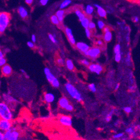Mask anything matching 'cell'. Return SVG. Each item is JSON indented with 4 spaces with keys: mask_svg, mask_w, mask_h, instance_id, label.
<instances>
[{
    "mask_svg": "<svg viewBox=\"0 0 140 140\" xmlns=\"http://www.w3.org/2000/svg\"><path fill=\"white\" fill-rule=\"evenodd\" d=\"M128 90L130 91H134L135 90H136V86L134 85H129L128 86Z\"/></svg>",
    "mask_w": 140,
    "mask_h": 140,
    "instance_id": "obj_43",
    "label": "cell"
},
{
    "mask_svg": "<svg viewBox=\"0 0 140 140\" xmlns=\"http://www.w3.org/2000/svg\"><path fill=\"white\" fill-rule=\"evenodd\" d=\"M104 40L106 42H109L111 41L112 39V33L111 31L104 32Z\"/></svg>",
    "mask_w": 140,
    "mask_h": 140,
    "instance_id": "obj_23",
    "label": "cell"
},
{
    "mask_svg": "<svg viewBox=\"0 0 140 140\" xmlns=\"http://www.w3.org/2000/svg\"><path fill=\"white\" fill-rule=\"evenodd\" d=\"M65 34H66V35L67 36V38H68L70 43H71L73 45H76V44L77 43L76 41V39H75V38H74L72 30L71 28L68 27H65Z\"/></svg>",
    "mask_w": 140,
    "mask_h": 140,
    "instance_id": "obj_11",
    "label": "cell"
},
{
    "mask_svg": "<svg viewBox=\"0 0 140 140\" xmlns=\"http://www.w3.org/2000/svg\"><path fill=\"white\" fill-rule=\"evenodd\" d=\"M57 63L58 64L60 65V66H63L64 64H65V61L63 58L59 57L57 59Z\"/></svg>",
    "mask_w": 140,
    "mask_h": 140,
    "instance_id": "obj_36",
    "label": "cell"
},
{
    "mask_svg": "<svg viewBox=\"0 0 140 140\" xmlns=\"http://www.w3.org/2000/svg\"><path fill=\"white\" fill-rule=\"evenodd\" d=\"M129 137H128L127 136H126V135H124V136H123L122 138H121L118 140H129Z\"/></svg>",
    "mask_w": 140,
    "mask_h": 140,
    "instance_id": "obj_50",
    "label": "cell"
},
{
    "mask_svg": "<svg viewBox=\"0 0 140 140\" xmlns=\"http://www.w3.org/2000/svg\"><path fill=\"white\" fill-rule=\"evenodd\" d=\"M3 58H4V54L2 52V51L1 50L0 51V59Z\"/></svg>",
    "mask_w": 140,
    "mask_h": 140,
    "instance_id": "obj_54",
    "label": "cell"
},
{
    "mask_svg": "<svg viewBox=\"0 0 140 140\" xmlns=\"http://www.w3.org/2000/svg\"><path fill=\"white\" fill-rule=\"evenodd\" d=\"M49 1V0H40V3L43 6H45V5H46V4H47Z\"/></svg>",
    "mask_w": 140,
    "mask_h": 140,
    "instance_id": "obj_42",
    "label": "cell"
},
{
    "mask_svg": "<svg viewBox=\"0 0 140 140\" xmlns=\"http://www.w3.org/2000/svg\"><path fill=\"white\" fill-rule=\"evenodd\" d=\"M18 12L22 18H25L28 16V12L27 10L25 7L22 6H20L18 7Z\"/></svg>",
    "mask_w": 140,
    "mask_h": 140,
    "instance_id": "obj_18",
    "label": "cell"
},
{
    "mask_svg": "<svg viewBox=\"0 0 140 140\" xmlns=\"http://www.w3.org/2000/svg\"><path fill=\"white\" fill-rule=\"evenodd\" d=\"M126 41L127 42V43H128L129 42V33H127L126 36Z\"/></svg>",
    "mask_w": 140,
    "mask_h": 140,
    "instance_id": "obj_52",
    "label": "cell"
},
{
    "mask_svg": "<svg viewBox=\"0 0 140 140\" xmlns=\"http://www.w3.org/2000/svg\"><path fill=\"white\" fill-rule=\"evenodd\" d=\"M81 140H86V139H81Z\"/></svg>",
    "mask_w": 140,
    "mask_h": 140,
    "instance_id": "obj_56",
    "label": "cell"
},
{
    "mask_svg": "<svg viewBox=\"0 0 140 140\" xmlns=\"http://www.w3.org/2000/svg\"><path fill=\"white\" fill-rule=\"evenodd\" d=\"M80 62L81 64L84 65L85 66H87V67H88L91 64V62L89 60L87 59H82L80 60Z\"/></svg>",
    "mask_w": 140,
    "mask_h": 140,
    "instance_id": "obj_33",
    "label": "cell"
},
{
    "mask_svg": "<svg viewBox=\"0 0 140 140\" xmlns=\"http://www.w3.org/2000/svg\"><path fill=\"white\" fill-rule=\"evenodd\" d=\"M6 63H7V60L4 57L0 59V66H1V67L4 66L5 64H6Z\"/></svg>",
    "mask_w": 140,
    "mask_h": 140,
    "instance_id": "obj_38",
    "label": "cell"
},
{
    "mask_svg": "<svg viewBox=\"0 0 140 140\" xmlns=\"http://www.w3.org/2000/svg\"><path fill=\"white\" fill-rule=\"evenodd\" d=\"M114 54L122 53L121 52V46L119 44H117L115 45L114 48Z\"/></svg>",
    "mask_w": 140,
    "mask_h": 140,
    "instance_id": "obj_31",
    "label": "cell"
},
{
    "mask_svg": "<svg viewBox=\"0 0 140 140\" xmlns=\"http://www.w3.org/2000/svg\"><path fill=\"white\" fill-rule=\"evenodd\" d=\"M137 125H131L129 127L126 128L125 133L128 134L129 136L135 137L136 136V130H137ZM138 130V129H137Z\"/></svg>",
    "mask_w": 140,
    "mask_h": 140,
    "instance_id": "obj_14",
    "label": "cell"
},
{
    "mask_svg": "<svg viewBox=\"0 0 140 140\" xmlns=\"http://www.w3.org/2000/svg\"><path fill=\"white\" fill-rule=\"evenodd\" d=\"M3 98L4 99V101L6 102L8 105H10V104H15L17 102L16 99H15L13 96L9 94H3Z\"/></svg>",
    "mask_w": 140,
    "mask_h": 140,
    "instance_id": "obj_17",
    "label": "cell"
},
{
    "mask_svg": "<svg viewBox=\"0 0 140 140\" xmlns=\"http://www.w3.org/2000/svg\"><path fill=\"white\" fill-rule=\"evenodd\" d=\"M97 44L98 46H101L103 44V42L102 40H98L97 41Z\"/></svg>",
    "mask_w": 140,
    "mask_h": 140,
    "instance_id": "obj_46",
    "label": "cell"
},
{
    "mask_svg": "<svg viewBox=\"0 0 140 140\" xmlns=\"http://www.w3.org/2000/svg\"><path fill=\"white\" fill-rule=\"evenodd\" d=\"M58 105L60 108L68 111H72L74 110L73 105L70 102L68 98L65 96H62L59 99Z\"/></svg>",
    "mask_w": 140,
    "mask_h": 140,
    "instance_id": "obj_5",
    "label": "cell"
},
{
    "mask_svg": "<svg viewBox=\"0 0 140 140\" xmlns=\"http://www.w3.org/2000/svg\"><path fill=\"white\" fill-rule=\"evenodd\" d=\"M45 101L48 104H51L55 100V96L53 92H46L44 96Z\"/></svg>",
    "mask_w": 140,
    "mask_h": 140,
    "instance_id": "obj_13",
    "label": "cell"
},
{
    "mask_svg": "<svg viewBox=\"0 0 140 140\" xmlns=\"http://www.w3.org/2000/svg\"><path fill=\"white\" fill-rule=\"evenodd\" d=\"M119 122H118V121H117V122H116L114 123V125H115L116 126H118V125H119Z\"/></svg>",
    "mask_w": 140,
    "mask_h": 140,
    "instance_id": "obj_55",
    "label": "cell"
},
{
    "mask_svg": "<svg viewBox=\"0 0 140 140\" xmlns=\"http://www.w3.org/2000/svg\"><path fill=\"white\" fill-rule=\"evenodd\" d=\"M0 116L1 119L11 121L13 118V114L11 108L8 104L4 101L0 103Z\"/></svg>",
    "mask_w": 140,
    "mask_h": 140,
    "instance_id": "obj_2",
    "label": "cell"
},
{
    "mask_svg": "<svg viewBox=\"0 0 140 140\" xmlns=\"http://www.w3.org/2000/svg\"><path fill=\"white\" fill-rule=\"evenodd\" d=\"M133 20L134 22H138L139 21V17L137 16H135L133 18Z\"/></svg>",
    "mask_w": 140,
    "mask_h": 140,
    "instance_id": "obj_48",
    "label": "cell"
},
{
    "mask_svg": "<svg viewBox=\"0 0 140 140\" xmlns=\"http://www.w3.org/2000/svg\"><path fill=\"white\" fill-rule=\"evenodd\" d=\"M64 88L68 94L73 99L79 102L83 101V97L81 92L72 83L70 82L65 83L64 85Z\"/></svg>",
    "mask_w": 140,
    "mask_h": 140,
    "instance_id": "obj_1",
    "label": "cell"
},
{
    "mask_svg": "<svg viewBox=\"0 0 140 140\" xmlns=\"http://www.w3.org/2000/svg\"><path fill=\"white\" fill-rule=\"evenodd\" d=\"M64 14H65L64 10H62V9H60V10H58L57 12H56L55 15L58 17L60 22H62L63 21L64 17Z\"/></svg>",
    "mask_w": 140,
    "mask_h": 140,
    "instance_id": "obj_21",
    "label": "cell"
},
{
    "mask_svg": "<svg viewBox=\"0 0 140 140\" xmlns=\"http://www.w3.org/2000/svg\"><path fill=\"white\" fill-rule=\"evenodd\" d=\"M48 36H49V38L50 39V40L53 42V43L54 44H57L58 43V41L57 40V39H56V37L54 36V35L53 34H49L48 35Z\"/></svg>",
    "mask_w": 140,
    "mask_h": 140,
    "instance_id": "obj_34",
    "label": "cell"
},
{
    "mask_svg": "<svg viewBox=\"0 0 140 140\" xmlns=\"http://www.w3.org/2000/svg\"><path fill=\"white\" fill-rule=\"evenodd\" d=\"M20 135V133L19 131H18L15 127H12V132L10 134V136L7 139H6V140H18L19 139Z\"/></svg>",
    "mask_w": 140,
    "mask_h": 140,
    "instance_id": "obj_12",
    "label": "cell"
},
{
    "mask_svg": "<svg viewBox=\"0 0 140 140\" xmlns=\"http://www.w3.org/2000/svg\"><path fill=\"white\" fill-rule=\"evenodd\" d=\"M44 72L46 80L51 84V86L55 88L59 87L60 83L58 79L55 76L54 73L51 72L50 69L48 67H45L44 69Z\"/></svg>",
    "mask_w": 140,
    "mask_h": 140,
    "instance_id": "obj_3",
    "label": "cell"
},
{
    "mask_svg": "<svg viewBox=\"0 0 140 140\" xmlns=\"http://www.w3.org/2000/svg\"><path fill=\"white\" fill-rule=\"evenodd\" d=\"M94 6L97 8V12L101 17L105 18L107 16V12L102 6L98 4H94Z\"/></svg>",
    "mask_w": 140,
    "mask_h": 140,
    "instance_id": "obj_16",
    "label": "cell"
},
{
    "mask_svg": "<svg viewBox=\"0 0 140 140\" xmlns=\"http://www.w3.org/2000/svg\"><path fill=\"white\" fill-rule=\"evenodd\" d=\"M75 13H76V15H77V16L78 17L79 20H80V21H82V20H83L84 18L86 17L85 13H84L80 10H76L75 11Z\"/></svg>",
    "mask_w": 140,
    "mask_h": 140,
    "instance_id": "obj_25",
    "label": "cell"
},
{
    "mask_svg": "<svg viewBox=\"0 0 140 140\" xmlns=\"http://www.w3.org/2000/svg\"><path fill=\"white\" fill-rule=\"evenodd\" d=\"M97 25L100 29H103L105 27L104 22L102 20H98L97 21Z\"/></svg>",
    "mask_w": 140,
    "mask_h": 140,
    "instance_id": "obj_35",
    "label": "cell"
},
{
    "mask_svg": "<svg viewBox=\"0 0 140 140\" xmlns=\"http://www.w3.org/2000/svg\"><path fill=\"white\" fill-rule=\"evenodd\" d=\"M85 32H86V35L87 38H90L91 36V31L89 28H86V29H85Z\"/></svg>",
    "mask_w": 140,
    "mask_h": 140,
    "instance_id": "obj_39",
    "label": "cell"
},
{
    "mask_svg": "<svg viewBox=\"0 0 140 140\" xmlns=\"http://www.w3.org/2000/svg\"><path fill=\"white\" fill-rule=\"evenodd\" d=\"M71 3H72L71 0H64V1L60 4V9L63 10V9L68 7Z\"/></svg>",
    "mask_w": 140,
    "mask_h": 140,
    "instance_id": "obj_27",
    "label": "cell"
},
{
    "mask_svg": "<svg viewBox=\"0 0 140 140\" xmlns=\"http://www.w3.org/2000/svg\"><path fill=\"white\" fill-rule=\"evenodd\" d=\"M65 65H66L67 68L69 70V71H73L75 68L74 63L72 59H67L65 60Z\"/></svg>",
    "mask_w": 140,
    "mask_h": 140,
    "instance_id": "obj_19",
    "label": "cell"
},
{
    "mask_svg": "<svg viewBox=\"0 0 140 140\" xmlns=\"http://www.w3.org/2000/svg\"><path fill=\"white\" fill-rule=\"evenodd\" d=\"M88 90H89L90 91L94 92V93L96 92L97 90L96 84L94 83H91L89 84H88Z\"/></svg>",
    "mask_w": 140,
    "mask_h": 140,
    "instance_id": "obj_28",
    "label": "cell"
},
{
    "mask_svg": "<svg viewBox=\"0 0 140 140\" xmlns=\"http://www.w3.org/2000/svg\"><path fill=\"white\" fill-rule=\"evenodd\" d=\"M59 122L62 125L65 127H70L73 124V119L70 115H62L59 116Z\"/></svg>",
    "mask_w": 140,
    "mask_h": 140,
    "instance_id": "obj_7",
    "label": "cell"
},
{
    "mask_svg": "<svg viewBox=\"0 0 140 140\" xmlns=\"http://www.w3.org/2000/svg\"><path fill=\"white\" fill-rule=\"evenodd\" d=\"M12 123L11 121L1 119L0 120V129L3 132L10 129L12 128Z\"/></svg>",
    "mask_w": 140,
    "mask_h": 140,
    "instance_id": "obj_9",
    "label": "cell"
},
{
    "mask_svg": "<svg viewBox=\"0 0 140 140\" xmlns=\"http://www.w3.org/2000/svg\"><path fill=\"white\" fill-rule=\"evenodd\" d=\"M96 27V25L95 23L93 21H91L89 23V26H88V28H89L90 30H93V29H94Z\"/></svg>",
    "mask_w": 140,
    "mask_h": 140,
    "instance_id": "obj_40",
    "label": "cell"
},
{
    "mask_svg": "<svg viewBox=\"0 0 140 140\" xmlns=\"http://www.w3.org/2000/svg\"><path fill=\"white\" fill-rule=\"evenodd\" d=\"M122 53L114 54V60L116 62H120L122 60Z\"/></svg>",
    "mask_w": 140,
    "mask_h": 140,
    "instance_id": "obj_32",
    "label": "cell"
},
{
    "mask_svg": "<svg viewBox=\"0 0 140 140\" xmlns=\"http://www.w3.org/2000/svg\"><path fill=\"white\" fill-rule=\"evenodd\" d=\"M1 72L4 76H9L12 73V68L9 64H5L1 68Z\"/></svg>",
    "mask_w": 140,
    "mask_h": 140,
    "instance_id": "obj_15",
    "label": "cell"
},
{
    "mask_svg": "<svg viewBox=\"0 0 140 140\" xmlns=\"http://www.w3.org/2000/svg\"><path fill=\"white\" fill-rule=\"evenodd\" d=\"M114 110L112 109L110 111H109L108 113H107L105 116V121L107 123H109L112 119L113 118V115L114 114Z\"/></svg>",
    "mask_w": 140,
    "mask_h": 140,
    "instance_id": "obj_20",
    "label": "cell"
},
{
    "mask_svg": "<svg viewBox=\"0 0 140 140\" xmlns=\"http://www.w3.org/2000/svg\"><path fill=\"white\" fill-rule=\"evenodd\" d=\"M110 30V28L108 26H105L103 29V31L104 32H108Z\"/></svg>",
    "mask_w": 140,
    "mask_h": 140,
    "instance_id": "obj_49",
    "label": "cell"
},
{
    "mask_svg": "<svg viewBox=\"0 0 140 140\" xmlns=\"http://www.w3.org/2000/svg\"><path fill=\"white\" fill-rule=\"evenodd\" d=\"M0 140H6L4 136V133L2 132V131L0 132Z\"/></svg>",
    "mask_w": 140,
    "mask_h": 140,
    "instance_id": "obj_44",
    "label": "cell"
},
{
    "mask_svg": "<svg viewBox=\"0 0 140 140\" xmlns=\"http://www.w3.org/2000/svg\"><path fill=\"white\" fill-rule=\"evenodd\" d=\"M131 53L130 51L128 52L126 57L125 58V63L128 66H132V58H131Z\"/></svg>",
    "mask_w": 140,
    "mask_h": 140,
    "instance_id": "obj_22",
    "label": "cell"
},
{
    "mask_svg": "<svg viewBox=\"0 0 140 140\" xmlns=\"http://www.w3.org/2000/svg\"><path fill=\"white\" fill-rule=\"evenodd\" d=\"M31 40H32V42H34V43H35L36 41V38L35 35H34V34L32 35V36H31Z\"/></svg>",
    "mask_w": 140,
    "mask_h": 140,
    "instance_id": "obj_47",
    "label": "cell"
},
{
    "mask_svg": "<svg viewBox=\"0 0 140 140\" xmlns=\"http://www.w3.org/2000/svg\"><path fill=\"white\" fill-rule=\"evenodd\" d=\"M76 46L81 52H82L83 54L86 53L87 51L91 48L89 45L88 44L81 41L77 43L76 44Z\"/></svg>",
    "mask_w": 140,
    "mask_h": 140,
    "instance_id": "obj_10",
    "label": "cell"
},
{
    "mask_svg": "<svg viewBox=\"0 0 140 140\" xmlns=\"http://www.w3.org/2000/svg\"><path fill=\"white\" fill-rule=\"evenodd\" d=\"M27 45L30 48H34V46H35L34 43V42H32V41H27Z\"/></svg>",
    "mask_w": 140,
    "mask_h": 140,
    "instance_id": "obj_41",
    "label": "cell"
},
{
    "mask_svg": "<svg viewBox=\"0 0 140 140\" xmlns=\"http://www.w3.org/2000/svg\"><path fill=\"white\" fill-rule=\"evenodd\" d=\"M123 110L127 114H130L131 113L132 111V108L131 106H125L124 108H123Z\"/></svg>",
    "mask_w": 140,
    "mask_h": 140,
    "instance_id": "obj_37",
    "label": "cell"
},
{
    "mask_svg": "<svg viewBox=\"0 0 140 140\" xmlns=\"http://www.w3.org/2000/svg\"><path fill=\"white\" fill-rule=\"evenodd\" d=\"M21 73H22L23 74H24V76H25V77H28V75H27V73H26V71H25L24 69H21Z\"/></svg>",
    "mask_w": 140,
    "mask_h": 140,
    "instance_id": "obj_51",
    "label": "cell"
},
{
    "mask_svg": "<svg viewBox=\"0 0 140 140\" xmlns=\"http://www.w3.org/2000/svg\"><path fill=\"white\" fill-rule=\"evenodd\" d=\"M34 0H25V2L28 4H31L33 2Z\"/></svg>",
    "mask_w": 140,
    "mask_h": 140,
    "instance_id": "obj_53",
    "label": "cell"
},
{
    "mask_svg": "<svg viewBox=\"0 0 140 140\" xmlns=\"http://www.w3.org/2000/svg\"><path fill=\"white\" fill-rule=\"evenodd\" d=\"M90 22L91 21H90L89 18L88 17H86L83 20L81 21V25H82V26L84 28H85V29H86V28H88V26H89Z\"/></svg>",
    "mask_w": 140,
    "mask_h": 140,
    "instance_id": "obj_26",
    "label": "cell"
},
{
    "mask_svg": "<svg viewBox=\"0 0 140 140\" xmlns=\"http://www.w3.org/2000/svg\"><path fill=\"white\" fill-rule=\"evenodd\" d=\"M120 87V83H117L115 86H114V90H118Z\"/></svg>",
    "mask_w": 140,
    "mask_h": 140,
    "instance_id": "obj_45",
    "label": "cell"
},
{
    "mask_svg": "<svg viewBox=\"0 0 140 140\" xmlns=\"http://www.w3.org/2000/svg\"><path fill=\"white\" fill-rule=\"evenodd\" d=\"M50 18H51V22H53V24H54L55 25H59L60 22V21L59 20L58 17L57 16V15H54L53 16H51Z\"/></svg>",
    "mask_w": 140,
    "mask_h": 140,
    "instance_id": "obj_29",
    "label": "cell"
},
{
    "mask_svg": "<svg viewBox=\"0 0 140 140\" xmlns=\"http://www.w3.org/2000/svg\"><path fill=\"white\" fill-rule=\"evenodd\" d=\"M124 133L123 132H118L114 134L113 135L112 138L114 139H119L121 138H122L123 136H124Z\"/></svg>",
    "mask_w": 140,
    "mask_h": 140,
    "instance_id": "obj_30",
    "label": "cell"
},
{
    "mask_svg": "<svg viewBox=\"0 0 140 140\" xmlns=\"http://www.w3.org/2000/svg\"><path fill=\"white\" fill-rule=\"evenodd\" d=\"M88 69L90 72L96 73L97 74H100L103 71V67L101 64L96 63H92L88 66Z\"/></svg>",
    "mask_w": 140,
    "mask_h": 140,
    "instance_id": "obj_8",
    "label": "cell"
},
{
    "mask_svg": "<svg viewBox=\"0 0 140 140\" xmlns=\"http://www.w3.org/2000/svg\"><path fill=\"white\" fill-rule=\"evenodd\" d=\"M93 12H94V7L91 4H88L85 9V13L86 15L90 16L92 15Z\"/></svg>",
    "mask_w": 140,
    "mask_h": 140,
    "instance_id": "obj_24",
    "label": "cell"
},
{
    "mask_svg": "<svg viewBox=\"0 0 140 140\" xmlns=\"http://www.w3.org/2000/svg\"><path fill=\"white\" fill-rule=\"evenodd\" d=\"M101 52V50L99 47L98 46H94V47L91 48L87 52L84 53V54L87 57H89L91 59H96L99 57Z\"/></svg>",
    "mask_w": 140,
    "mask_h": 140,
    "instance_id": "obj_6",
    "label": "cell"
},
{
    "mask_svg": "<svg viewBox=\"0 0 140 140\" xmlns=\"http://www.w3.org/2000/svg\"><path fill=\"white\" fill-rule=\"evenodd\" d=\"M10 20V14L7 12L0 13V32L3 33L9 25Z\"/></svg>",
    "mask_w": 140,
    "mask_h": 140,
    "instance_id": "obj_4",
    "label": "cell"
}]
</instances>
